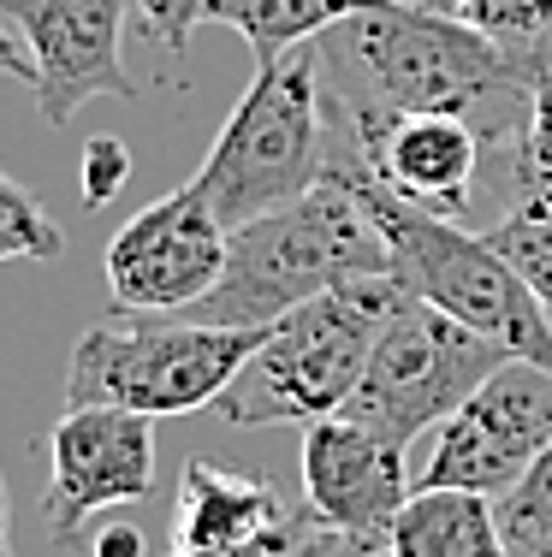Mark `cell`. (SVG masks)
<instances>
[{
  "label": "cell",
  "instance_id": "6da1fadb",
  "mask_svg": "<svg viewBox=\"0 0 552 557\" xmlns=\"http://www.w3.org/2000/svg\"><path fill=\"white\" fill-rule=\"evenodd\" d=\"M327 96L363 113H452L481 143H523L541 77H552V30L541 42H499L452 12L363 0L315 36Z\"/></svg>",
  "mask_w": 552,
  "mask_h": 557
},
{
  "label": "cell",
  "instance_id": "7a4b0ae2",
  "mask_svg": "<svg viewBox=\"0 0 552 557\" xmlns=\"http://www.w3.org/2000/svg\"><path fill=\"white\" fill-rule=\"evenodd\" d=\"M333 137H327V172L297 202L273 208L261 220L232 225L226 268L214 290L191 309V321L208 326H273L297 302L345 285V278L392 273V249L380 237L375 214L357 184V143L345 113L327 101Z\"/></svg>",
  "mask_w": 552,
  "mask_h": 557
},
{
  "label": "cell",
  "instance_id": "3957f363",
  "mask_svg": "<svg viewBox=\"0 0 552 557\" xmlns=\"http://www.w3.org/2000/svg\"><path fill=\"white\" fill-rule=\"evenodd\" d=\"M392 302H398L392 273L345 278V285L297 302L292 314L268 326V338L238 368V380L220 392V416L232 428H280V421L309 428L321 416H339L375 356Z\"/></svg>",
  "mask_w": 552,
  "mask_h": 557
},
{
  "label": "cell",
  "instance_id": "277c9868",
  "mask_svg": "<svg viewBox=\"0 0 552 557\" xmlns=\"http://www.w3.org/2000/svg\"><path fill=\"white\" fill-rule=\"evenodd\" d=\"M357 184H363V202H368V214H375L380 237H387V249H392V278H398L410 297L433 302V309L452 314L469 333L493 338L505 356H523V362H535L552 374V321H547L541 297L529 290V278L488 244V232L476 237L457 220L428 214V208L392 196L387 184L363 166V154H357Z\"/></svg>",
  "mask_w": 552,
  "mask_h": 557
},
{
  "label": "cell",
  "instance_id": "5b68a950",
  "mask_svg": "<svg viewBox=\"0 0 552 557\" xmlns=\"http://www.w3.org/2000/svg\"><path fill=\"white\" fill-rule=\"evenodd\" d=\"M327 137H333V119H327L321 60H315V42H304L256 65L191 184L226 225L261 220L321 184Z\"/></svg>",
  "mask_w": 552,
  "mask_h": 557
},
{
  "label": "cell",
  "instance_id": "8992f818",
  "mask_svg": "<svg viewBox=\"0 0 552 557\" xmlns=\"http://www.w3.org/2000/svg\"><path fill=\"white\" fill-rule=\"evenodd\" d=\"M268 326H208L191 314H131L125 326H89L65 368V409H137L191 416L220 404L256 356Z\"/></svg>",
  "mask_w": 552,
  "mask_h": 557
},
{
  "label": "cell",
  "instance_id": "52a82bcc",
  "mask_svg": "<svg viewBox=\"0 0 552 557\" xmlns=\"http://www.w3.org/2000/svg\"><path fill=\"white\" fill-rule=\"evenodd\" d=\"M511 356L499 350L493 338L457 326L452 314H440L433 302L410 297L398 285V302H392L387 326L375 338V356H368L357 392L339 416L375 428L380 440L404 445L422 440L428 428H440L493 368H505Z\"/></svg>",
  "mask_w": 552,
  "mask_h": 557
},
{
  "label": "cell",
  "instance_id": "ba28073f",
  "mask_svg": "<svg viewBox=\"0 0 552 557\" xmlns=\"http://www.w3.org/2000/svg\"><path fill=\"white\" fill-rule=\"evenodd\" d=\"M547 445H552V374L511 356L440 421V440H433L416 486H457V493L505 498Z\"/></svg>",
  "mask_w": 552,
  "mask_h": 557
},
{
  "label": "cell",
  "instance_id": "9c48e42d",
  "mask_svg": "<svg viewBox=\"0 0 552 557\" xmlns=\"http://www.w3.org/2000/svg\"><path fill=\"white\" fill-rule=\"evenodd\" d=\"M232 225L179 184L143 214H131L108 244V290L120 314H191L226 268Z\"/></svg>",
  "mask_w": 552,
  "mask_h": 557
},
{
  "label": "cell",
  "instance_id": "30bf717a",
  "mask_svg": "<svg viewBox=\"0 0 552 557\" xmlns=\"http://www.w3.org/2000/svg\"><path fill=\"white\" fill-rule=\"evenodd\" d=\"M155 493V416L137 409H65L48 433L42 528L54 546H77L84 522L113 504Z\"/></svg>",
  "mask_w": 552,
  "mask_h": 557
},
{
  "label": "cell",
  "instance_id": "8fae6325",
  "mask_svg": "<svg viewBox=\"0 0 552 557\" xmlns=\"http://www.w3.org/2000/svg\"><path fill=\"white\" fill-rule=\"evenodd\" d=\"M0 12L24 30L36 60V108L54 131L72 125L96 96H137L120 54L131 0H0Z\"/></svg>",
  "mask_w": 552,
  "mask_h": 557
},
{
  "label": "cell",
  "instance_id": "7c38bea8",
  "mask_svg": "<svg viewBox=\"0 0 552 557\" xmlns=\"http://www.w3.org/2000/svg\"><path fill=\"white\" fill-rule=\"evenodd\" d=\"M404 445L380 440L375 428L351 416H321L304 433V504L327 528L357 540L368 552H387V534L410 498Z\"/></svg>",
  "mask_w": 552,
  "mask_h": 557
},
{
  "label": "cell",
  "instance_id": "4fadbf2b",
  "mask_svg": "<svg viewBox=\"0 0 552 557\" xmlns=\"http://www.w3.org/2000/svg\"><path fill=\"white\" fill-rule=\"evenodd\" d=\"M333 108L345 113L363 166L392 196L428 208V214H445V220H457L469 208L481 154H488L476 125H464L452 113H363V108H345L339 96H333Z\"/></svg>",
  "mask_w": 552,
  "mask_h": 557
},
{
  "label": "cell",
  "instance_id": "5bb4252c",
  "mask_svg": "<svg viewBox=\"0 0 552 557\" xmlns=\"http://www.w3.org/2000/svg\"><path fill=\"white\" fill-rule=\"evenodd\" d=\"M285 498L261 474L191 457L173 498V552L179 557H244L285 528Z\"/></svg>",
  "mask_w": 552,
  "mask_h": 557
},
{
  "label": "cell",
  "instance_id": "9a60e30c",
  "mask_svg": "<svg viewBox=\"0 0 552 557\" xmlns=\"http://www.w3.org/2000/svg\"><path fill=\"white\" fill-rule=\"evenodd\" d=\"M387 557H505L493 498L457 486H416L387 534Z\"/></svg>",
  "mask_w": 552,
  "mask_h": 557
},
{
  "label": "cell",
  "instance_id": "2e32d148",
  "mask_svg": "<svg viewBox=\"0 0 552 557\" xmlns=\"http://www.w3.org/2000/svg\"><path fill=\"white\" fill-rule=\"evenodd\" d=\"M357 7L363 0H203V18L238 30L261 65V60H280L292 48L315 42V36L333 30L339 18H351Z\"/></svg>",
  "mask_w": 552,
  "mask_h": 557
},
{
  "label": "cell",
  "instance_id": "e0dca14e",
  "mask_svg": "<svg viewBox=\"0 0 552 557\" xmlns=\"http://www.w3.org/2000/svg\"><path fill=\"white\" fill-rule=\"evenodd\" d=\"M488 244L529 278V290L541 297V309L552 321V190L517 184V202L488 225Z\"/></svg>",
  "mask_w": 552,
  "mask_h": 557
},
{
  "label": "cell",
  "instance_id": "ac0fdd59",
  "mask_svg": "<svg viewBox=\"0 0 552 557\" xmlns=\"http://www.w3.org/2000/svg\"><path fill=\"white\" fill-rule=\"evenodd\" d=\"M493 516L505 557H552V445L505 498H493Z\"/></svg>",
  "mask_w": 552,
  "mask_h": 557
},
{
  "label": "cell",
  "instance_id": "d6986e66",
  "mask_svg": "<svg viewBox=\"0 0 552 557\" xmlns=\"http://www.w3.org/2000/svg\"><path fill=\"white\" fill-rule=\"evenodd\" d=\"M65 232L36 208V196L24 184H12L0 172V261H60Z\"/></svg>",
  "mask_w": 552,
  "mask_h": 557
},
{
  "label": "cell",
  "instance_id": "ffe728a7",
  "mask_svg": "<svg viewBox=\"0 0 552 557\" xmlns=\"http://www.w3.org/2000/svg\"><path fill=\"white\" fill-rule=\"evenodd\" d=\"M351 552H363L357 540H345L339 528H327L321 516L309 510V504H297L292 516H285V528L268 540V546H256V552H244V557H351ZM179 557V552H173Z\"/></svg>",
  "mask_w": 552,
  "mask_h": 557
},
{
  "label": "cell",
  "instance_id": "44dd1931",
  "mask_svg": "<svg viewBox=\"0 0 552 557\" xmlns=\"http://www.w3.org/2000/svg\"><path fill=\"white\" fill-rule=\"evenodd\" d=\"M464 18L499 42H541L552 30V0H464Z\"/></svg>",
  "mask_w": 552,
  "mask_h": 557
},
{
  "label": "cell",
  "instance_id": "7402d4cb",
  "mask_svg": "<svg viewBox=\"0 0 552 557\" xmlns=\"http://www.w3.org/2000/svg\"><path fill=\"white\" fill-rule=\"evenodd\" d=\"M131 178V149L120 137H89L84 143V166H77V190H84V208H108L113 196L125 190Z\"/></svg>",
  "mask_w": 552,
  "mask_h": 557
},
{
  "label": "cell",
  "instance_id": "603a6c76",
  "mask_svg": "<svg viewBox=\"0 0 552 557\" xmlns=\"http://www.w3.org/2000/svg\"><path fill=\"white\" fill-rule=\"evenodd\" d=\"M517 184H541L552 190V77H541L529 108V131L517 143Z\"/></svg>",
  "mask_w": 552,
  "mask_h": 557
},
{
  "label": "cell",
  "instance_id": "cb8c5ba5",
  "mask_svg": "<svg viewBox=\"0 0 552 557\" xmlns=\"http://www.w3.org/2000/svg\"><path fill=\"white\" fill-rule=\"evenodd\" d=\"M137 7H143V30L173 54L191 48V30L203 24V0H137Z\"/></svg>",
  "mask_w": 552,
  "mask_h": 557
},
{
  "label": "cell",
  "instance_id": "d4e9b609",
  "mask_svg": "<svg viewBox=\"0 0 552 557\" xmlns=\"http://www.w3.org/2000/svg\"><path fill=\"white\" fill-rule=\"evenodd\" d=\"M89 557H149V552H143V528H137V522H108V528H96Z\"/></svg>",
  "mask_w": 552,
  "mask_h": 557
},
{
  "label": "cell",
  "instance_id": "484cf974",
  "mask_svg": "<svg viewBox=\"0 0 552 557\" xmlns=\"http://www.w3.org/2000/svg\"><path fill=\"white\" fill-rule=\"evenodd\" d=\"M0 72L19 77V84H36V60H30V48L7 30V12H0Z\"/></svg>",
  "mask_w": 552,
  "mask_h": 557
},
{
  "label": "cell",
  "instance_id": "4316f807",
  "mask_svg": "<svg viewBox=\"0 0 552 557\" xmlns=\"http://www.w3.org/2000/svg\"><path fill=\"white\" fill-rule=\"evenodd\" d=\"M398 7H422V12H452V18H464V0H398Z\"/></svg>",
  "mask_w": 552,
  "mask_h": 557
},
{
  "label": "cell",
  "instance_id": "83f0119b",
  "mask_svg": "<svg viewBox=\"0 0 552 557\" xmlns=\"http://www.w3.org/2000/svg\"><path fill=\"white\" fill-rule=\"evenodd\" d=\"M0 557H7V481H0Z\"/></svg>",
  "mask_w": 552,
  "mask_h": 557
},
{
  "label": "cell",
  "instance_id": "f1b7e54d",
  "mask_svg": "<svg viewBox=\"0 0 552 557\" xmlns=\"http://www.w3.org/2000/svg\"><path fill=\"white\" fill-rule=\"evenodd\" d=\"M351 557H387V552H368V546H363V552H351Z\"/></svg>",
  "mask_w": 552,
  "mask_h": 557
}]
</instances>
